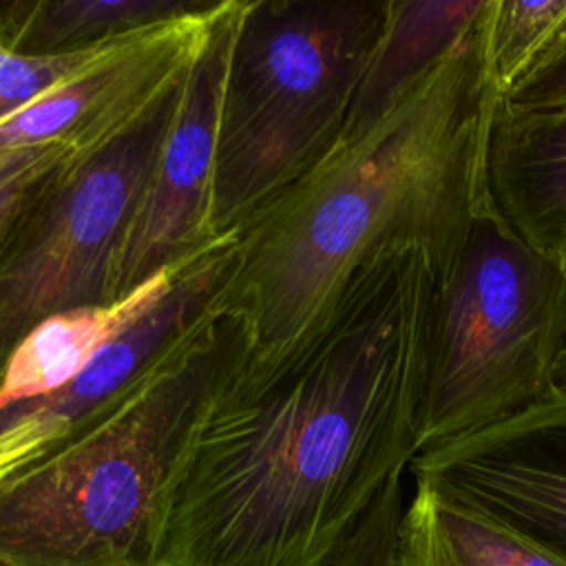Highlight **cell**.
<instances>
[{"label":"cell","instance_id":"cell-15","mask_svg":"<svg viewBox=\"0 0 566 566\" xmlns=\"http://www.w3.org/2000/svg\"><path fill=\"white\" fill-rule=\"evenodd\" d=\"M566 29V0H491L484 18V57L500 97H506Z\"/></svg>","mask_w":566,"mask_h":566},{"label":"cell","instance_id":"cell-4","mask_svg":"<svg viewBox=\"0 0 566 566\" xmlns=\"http://www.w3.org/2000/svg\"><path fill=\"white\" fill-rule=\"evenodd\" d=\"M389 0H243L217 130L210 234H232L340 139Z\"/></svg>","mask_w":566,"mask_h":566},{"label":"cell","instance_id":"cell-21","mask_svg":"<svg viewBox=\"0 0 566 566\" xmlns=\"http://www.w3.org/2000/svg\"><path fill=\"white\" fill-rule=\"evenodd\" d=\"M555 391L566 394V349H564V354L559 356L557 367H555Z\"/></svg>","mask_w":566,"mask_h":566},{"label":"cell","instance_id":"cell-6","mask_svg":"<svg viewBox=\"0 0 566 566\" xmlns=\"http://www.w3.org/2000/svg\"><path fill=\"white\" fill-rule=\"evenodd\" d=\"M188 69V66H186ZM186 71L130 124L73 153L27 203L0 248V376L49 316L117 303L126 237L146 192Z\"/></svg>","mask_w":566,"mask_h":566},{"label":"cell","instance_id":"cell-16","mask_svg":"<svg viewBox=\"0 0 566 566\" xmlns=\"http://www.w3.org/2000/svg\"><path fill=\"white\" fill-rule=\"evenodd\" d=\"M402 513V475H396L318 566H396Z\"/></svg>","mask_w":566,"mask_h":566},{"label":"cell","instance_id":"cell-18","mask_svg":"<svg viewBox=\"0 0 566 566\" xmlns=\"http://www.w3.org/2000/svg\"><path fill=\"white\" fill-rule=\"evenodd\" d=\"M73 153L57 142L0 148V248L27 203Z\"/></svg>","mask_w":566,"mask_h":566},{"label":"cell","instance_id":"cell-12","mask_svg":"<svg viewBox=\"0 0 566 566\" xmlns=\"http://www.w3.org/2000/svg\"><path fill=\"white\" fill-rule=\"evenodd\" d=\"M184 261L153 276L117 303L69 310L35 325L15 345L2 369L0 413L46 398L75 380L111 340L159 301Z\"/></svg>","mask_w":566,"mask_h":566},{"label":"cell","instance_id":"cell-14","mask_svg":"<svg viewBox=\"0 0 566 566\" xmlns=\"http://www.w3.org/2000/svg\"><path fill=\"white\" fill-rule=\"evenodd\" d=\"M214 4L217 0L0 2V42L27 55L73 53Z\"/></svg>","mask_w":566,"mask_h":566},{"label":"cell","instance_id":"cell-8","mask_svg":"<svg viewBox=\"0 0 566 566\" xmlns=\"http://www.w3.org/2000/svg\"><path fill=\"white\" fill-rule=\"evenodd\" d=\"M409 469L566 564V394L420 451Z\"/></svg>","mask_w":566,"mask_h":566},{"label":"cell","instance_id":"cell-2","mask_svg":"<svg viewBox=\"0 0 566 566\" xmlns=\"http://www.w3.org/2000/svg\"><path fill=\"white\" fill-rule=\"evenodd\" d=\"M486 11L387 117L338 139L234 230L214 310L248 347H276L310 329L385 254L422 252L436 290L449 281L489 208L484 155L500 95L484 57Z\"/></svg>","mask_w":566,"mask_h":566},{"label":"cell","instance_id":"cell-1","mask_svg":"<svg viewBox=\"0 0 566 566\" xmlns=\"http://www.w3.org/2000/svg\"><path fill=\"white\" fill-rule=\"evenodd\" d=\"M422 252L367 263L296 338L245 340L184 449L159 566H318L418 455L429 307Z\"/></svg>","mask_w":566,"mask_h":566},{"label":"cell","instance_id":"cell-9","mask_svg":"<svg viewBox=\"0 0 566 566\" xmlns=\"http://www.w3.org/2000/svg\"><path fill=\"white\" fill-rule=\"evenodd\" d=\"M219 2L111 40L64 82L0 122V148L57 142L80 153L102 144L186 71Z\"/></svg>","mask_w":566,"mask_h":566},{"label":"cell","instance_id":"cell-11","mask_svg":"<svg viewBox=\"0 0 566 566\" xmlns=\"http://www.w3.org/2000/svg\"><path fill=\"white\" fill-rule=\"evenodd\" d=\"M489 0H389L385 31L354 95L340 139L387 117L473 31Z\"/></svg>","mask_w":566,"mask_h":566},{"label":"cell","instance_id":"cell-3","mask_svg":"<svg viewBox=\"0 0 566 566\" xmlns=\"http://www.w3.org/2000/svg\"><path fill=\"white\" fill-rule=\"evenodd\" d=\"M243 334L214 305L0 480V566H159L199 405Z\"/></svg>","mask_w":566,"mask_h":566},{"label":"cell","instance_id":"cell-13","mask_svg":"<svg viewBox=\"0 0 566 566\" xmlns=\"http://www.w3.org/2000/svg\"><path fill=\"white\" fill-rule=\"evenodd\" d=\"M396 566H566L427 482L402 513Z\"/></svg>","mask_w":566,"mask_h":566},{"label":"cell","instance_id":"cell-5","mask_svg":"<svg viewBox=\"0 0 566 566\" xmlns=\"http://www.w3.org/2000/svg\"><path fill=\"white\" fill-rule=\"evenodd\" d=\"M564 349L566 274L489 206L475 217L453 274L431 296L420 451L553 396Z\"/></svg>","mask_w":566,"mask_h":566},{"label":"cell","instance_id":"cell-19","mask_svg":"<svg viewBox=\"0 0 566 566\" xmlns=\"http://www.w3.org/2000/svg\"><path fill=\"white\" fill-rule=\"evenodd\" d=\"M500 99L520 108L566 106V29L524 80Z\"/></svg>","mask_w":566,"mask_h":566},{"label":"cell","instance_id":"cell-17","mask_svg":"<svg viewBox=\"0 0 566 566\" xmlns=\"http://www.w3.org/2000/svg\"><path fill=\"white\" fill-rule=\"evenodd\" d=\"M108 42L57 55H27L7 49L0 42V122L64 82L91 62Z\"/></svg>","mask_w":566,"mask_h":566},{"label":"cell","instance_id":"cell-7","mask_svg":"<svg viewBox=\"0 0 566 566\" xmlns=\"http://www.w3.org/2000/svg\"><path fill=\"white\" fill-rule=\"evenodd\" d=\"M241 2H219L188 62L177 108L126 237L117 301L214 241L210 197L217 130Z\"/></svg>","mask_w":566,"mask_h":566},{"label":"cell","instance_id":"cell-20","mask_svg":"<svg viewBox=\"0 0 566 566\" xmlns=\"http://www.w3.org/2000/svg\"><path fill=\"white\" fill-rule=\"evenodd\" d=\"M60 438L62 436L31 418H13L0 422V480L13 469L40 455Z\"/></svg>","mask_w":566,"mask_h":566},{"label":"cell","instance_id":"cell-10","mask_svg":"<svg viewBox=\"0 0 566 566\" xmlns=\"http://www.w3.org/2000/svg\"><path fill=\"white\" fill-rule=\"evenodd\" d=\"M484 184L495 217L566 274V106L520 108L497 99Z\"/></svg>","mask_w":566,"mask_h":566}]
</instances>
